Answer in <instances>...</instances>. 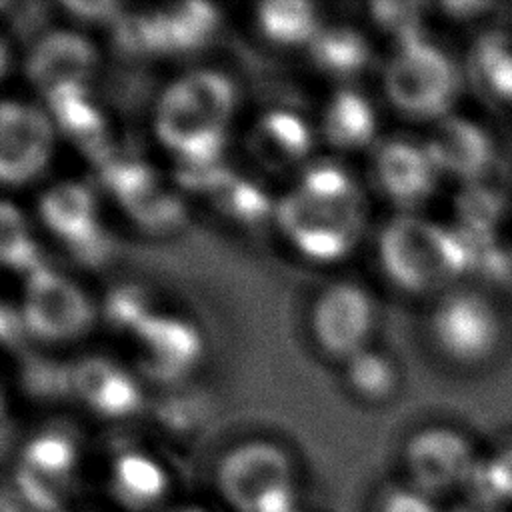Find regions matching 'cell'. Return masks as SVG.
Instances as JSON below:
<instances>
[{"label": "cell", "instance_id": "83f0119b", "mask_svg": "<svg viewBox=\"0 0 512 512\" xmlns=\"http://www.w3.org/2000/svg\"><path fill=\"white\" fill-rule=\"evenodd\" d=\"M346 376L350 386L370 400L388 398L396 388V370L392 362L374 350H362L352 356Z\"/></svg>", "mask_w": 512, "mask_h": 512}, {"label": "cell", "instance_id": "d590c367", "mask_svg": "<svg viewBox=\"0 0 512 512\" xmlns=\"http://www.w3.org/2000/svg\"><path fill=\"white\" fill-rule=\"evenodd\" d=\"M62 8H66L72 16L82 20H112L120 16V10L124 6L120 2L74 0V2H62Z\"/></svg>", "mask_w": 512, "mask_h": 512}, {"label": "cell", "instance_id": "ffe728a7", "mask_svg": "<svg viewBox=\"0 0 512 512\" xmlns=\"http://www.w3.org/2000/svg\"><path fill=\"white\" fill-rule=\"evenodd\" d=\"M50 114L60 130L100 158L104 152V118L90 100L86 86H64L46 94Z\"/></svg>", "mask_w": 512, "mask_h": 512}, {"label": "cell", "instance_id": "8d00e7d4", "mask_svg": "<svg viewBox=\"0 0 512 512\" xmlns=\"http://www.w3.org/2000/svg\"><path fill=\"white\" fill-rule=\"evenodd\" d=\"M26 324L22 312L12 308L10 304H2L0 312V334L6 346H18L26 334Z\"/></svg>", "mask_w": 512, "mask_h": 512}, {"label": "cell", "instance_id": "603a6c76", "mask_svg": "<svg viewBox=\"0 0 512 512\" xmlns=\"http://www.w3.org/2000/svg\"><path fill=\"white\" fill-rule=\"evenodd\" d=\"M256 22L262 34L282 46L312 42L318 34L316 10L302 0H270L256 10Z\"/></svg>", "mask_w": 512, "mask_h": 512}, {"label": "cell", "instance_id": "6da1fadb", "mask_svg": "<svg viewBox=\"0 0 512 512\" xmlns=\"http://www.w3.org/2000/svg\"><path fill=\"white\" fill-rule=\"evenodd\" d=\"M236 88L216 70H194L172 82L154 112V130L178 164L220 162Z\"/></svg>", "mask_w": 512, "mask_h": 512}, {"label": "cell", "instance_id": "f546056e", "mask_svg": "<svg viewBox=\"0 0 512 512\" xmlns=\"http://www.w3.org/2000/svg\"><path fill=\"white\" fill-rule=\"evenodd\" d=\"M304 194L324 202H356L360 200L352 178L336 164L318 162L302 174L300 188Z\"/></svg>", "mask_w": 512, "mask_h": 512}, {"label": "cell", "instance_id": "d6986e66", "mask_svg": "<svg viewBox=\"0 0 512 512\" xmlns=\"http://www.w3.org/2000/svg\"><path fill=\"white\" fill-rule=\"evenodd\" d=\"M250 146L260 162L270 168H280L308 154L312 134L308 124L294 112L272 110L254 126Z\"/></svg>", "mask_w": 512, "mask_h": 512}, {"label": "cell", "instance_id": "30bf717a", "mask_svg": "<svg viewBox=\"0 0 512 512\" xmlns=\"http://www.w3.org/2000/svg\"><path fill=\"white\" fill-rule=\"evenodd\" d=\"M54 124L40 110L24 102L4 100L0 106V178L6 186H20L36 178L50 160Z\"/></svg>", "mask_w": 512, "mask_h": 512}, {"label": "cell", "instance_id": "484cf974", "mask_svg": "<svg viewBox=\"0 0 512 512\" xmlns=\"http://www.w3.org/2000/svg\"><path fill=\"white\" fill-rule=\"evenodd\" d=\"M210 196L224 214L242 224H256L272 212L266 192L236 174H230Z\"/></svg>", "mask_w": 512, "mask_h": 512}, {"label": "cell", "instance_id": "52a82bcc", "mask_svg": "<svg viewBox=\"0 0 512 512\" xmlns=\"http://www.w3.org/2000/svg\"><path fill=\"white\" fill-rule=\"evenodd\" d=\"M20 312L28 334L46 342H64L80 336L94 316L86 294L48 266H40L26 276Z\"/></svg>", "mask_w": 512, "mask_h": 512}, {"label": "cell", "instance_id": "4fadbf2b", "mask_svg": "<svg viewBox=\"0 0 512 512\" xmlns=\"http://www.w3.org/2000/svg\"><path fill=\"white\" fill-rule=\"evenodd\" d=\"M438 172L462 180H474L494 160V144L488 132L470 118L448 114L436 122L426 144Z\"/></svg>", "mask_w": 512, "mask_h": 512}, {"label": "cell", "instance_id": "ab89813d", "mask_svg": "<svg viewBox=\"0 0 512 512\" xmlns=\"http://www.w3.org/2000/svg\"><path fill=\"white\" fill-rule=\"evenodd\" d=\"M504 506H498L494 502H488V500H482L478 496H468L464 502H460L454 512H502Z\"/></svg>", "mask_w": 512, "mask_h": 512}, {"label": "cell", "instance_id": "1f68e13d", "mask_svg": "<svg viewBox=\"0 0 512 512\" xmlns=\"http://www.w3.org/2000/svg\"><path fill=\"white\" fill-rule=\"evenodd\" d=\"M126 212L150 230H166L174 228L180 222L182 206L172 194L156 188L150 194L128 204Z\"/></svg>", "mask_w": 512, "mask_h": 512}, {"label": "cell", "instance_id": "5bb4252c", "mask_svg": "<svg viewBox=\"0 0 512 512\" xmlns=\"http://www.w3.org/2000/svg\"><path fill=\"white\" fill-rule=\"evenodd\" d=\"M134 338L144 354V368L160 380L186 374L202 354L198 330L182 318L150 314L136 330Z\"/></svg>", "mask_w": 512, "mask_h": 512}, {"label": "cell", "instance_id": "2e32d148", "mask_svg": "<svg viewBox=\"0 0 512 512\" xmlns=\"http://www.w3.org/2000/svg\"><path fill=\"white\" fill-rule=\"evenodd\" d=\"M376 178L384 194L400 206H414L426 200L440 174L424 146L392 140L376 154Z\"/></svg>", "mask_w": 512, "mask_h": 512}, {"label": "cell", "instance_id": "7a4b0ae2", "mask_svg": "<svg viewBox=\"0 0 512 512\" xmlns=\"http://www.w3.org/2000/svg\"><path fill=\"white\" fill-rule=\"evenodd\" d=\"M388 278L408 292L448 286L472 268V246L460 230H448L418 216L394 218L378 240Z\"/></svg>", "mask_w": 512, "mask_h": 512}, {"label": "cell", "instance_id": "836d02e7", "mask_svg": "<svg viewBox=\"0 0 512 512\" xmlns=\"http://www.w3.org/2000/svg\"><path fill=\"white\" fill-rule=\"evenodd\" d=\"M24 382L30 388V392L36 396L52 398V396H62L66 392H74L72 368H66L56 362H48V360L32 362L26 368Z\"/></svg>", "mask_w": 512, "mask_h": 512}, {"label": "cell", "instance_id": "4316f807", "mask_svg": "<svg viewBox=\"0 0 512 512\" xmlns=\"http://www.w3.org/2000/svg\"><path fill=\"white\" fill-rule=\"evenodd\" d=\"M472 496L506 506L512 502V446H504L476 462L466 484Z\"/></svg>", "mask_w": 512, "mask_h": 512}, {"label": "cell", "instance_id": "e575fe53", "mask_svg": "<svg viewBox=\"0 0 512 512\" xmlns=\"http://www.w3.org/2000/svg\"><path fill=\"white\" fill-rule=\"evenodd\" d=\"M380 512H440L432 502V496L416 488H394L386 492L380 504Z\"/></svg>", "mask_w": 512, "mask_h": 512}, {"label": "cell", "instance_id": "f1b7e54d", "mask_svg": "<svg viewBox=\"0 0 512 512\" xmlns=\"http://www.w3.org/2000/svg\"><path fill=\"white\" fill-rule=\"evenodd\" d=\"M102 180L124 208L158 188V180L150 166L138 160H106L102 166Z\"/></svg>", "mask_w": 512, "mask_h": 512}, {"label": "cell", "instance_id": "7402d4cb", "mask_svg": "<svg viewBox=\"0 0 512 512\" xmlns=\"http://www.w3.org/2000/svg\"><path fill=\"white\" fill-rule=\"evenodd\" d=\"M310 56L314 64L338 78L358 74L370 60V46L366 38L350 26L320 28L310 42Z\"/></svg>", "mask_w": 512, "mask_h": 512}, {"label": "cell", "instance_id": "3957f363", "mask_svg": "<svg viewBox=\"0 0 512 512\" xmlns=\"http://www.w3.org/2000/svg\"><path fill=\"white\" fill-rule=\"evenodd\" d=\"M216 486L234 512H296L292 462L266 440L228 450L218 462Z\"/></svg>", "mask_w": 512, "mask_h": 512}, {"label": "cell", "instance_id": "8992f818", "mask_svg": "<svg viewBox=\"0 0 512 512\" xmlns=\"http://www.w3.org/2000/svg\"><path fill=\"white\" fill-rule=\"evenodd\" d=\"M430 334L450 360L478 364L496 352L502 340V318L484 294L458 288L446 292L434 306Z\"/></svg>", "mask_w": 512, "mask_h": 512}, {"label": "cell", "instance_id": "44dd1931", "mask_svg": "<svg viewBox=\"0 0 512 512\" xmlns=\"http://www.w3.org/2000/svg\"><path fill=\"white\" fill-rule=\"evenodd\" d=\"M376 132V114L370 102L354 90H340L332 96L324 114L326 140L344 150L362 148Z\"/></svg>", "mask_w": 512, "mask_h": 512}, {"label": "cell", "instance_id": "f35d334b", "mask_svg": "<svg viewBox=\"0 0 512 512\" xmlns=\"http://www.w3.org/2000/svg\"><path fill=\"white\" fill-rule=\"evenodd\" d=\"M442 8L454 16V18H474L476 14H482L490 8V4H478V2H446Z\"/></svg>", "mask_w": 512, "mask_h": 512}, {"label": "cell", "instance_id": "ba28073f", "mask_svg": "<svg viewBox=\"0 0 512 512\" xmlns=\"http://www.w3.org/2000/svg\"><path fill=\"white\" fill-rule=\"evenodd\" d=\"M44 224L84 264L98 266L110 252V236L98 222L92 192L76 182H62L48 188L38 204Z\"/></svg>", "mask_w": 512, "mask_h": 512}, {"label": "cell", "instance_id": "74e56055", "mask_svg": "<svg viewBox=\"0 0 512 512\" xmlns=\"http://www.w3.org/2000/svg\"><path fill=\"white\" fill-rule=\"evenodd\" d=\"M2 512H50V510L36 506L34 502L20 496L14 488L6 486L4 498H2Z\"/></svg>", "mask_w": 512, "mask_h": 512}, {"label": "cell", "instance_id": "d4e9b609", "mask_svg": "<svg viewBox=\"0 0 512 512\" xmlns=\"http://www.w3.org/2000/svg\"><path fill=\"white\" fill-rule=\"evenodd\" d=\"M0 258L8 268L26 272V276L44 266L26 218L18 206L8 200H4L0 208Z\"/></svg>", "mask_w": 512, "mask_h": 512}, {"label": "cell", "instance_id": "d6a6232c", "mask_svg": "<svg viewBox=\"0 0 512 512\" xmlns=\"http://www.w3.org/2000/svg\"><path fill=\"white\" fill-rule=\"evenodd\" d=\"M420 10L416 2H372L370 16L384 30L396 36L398 44L420 36Z\"/></svg>", "mask_w": 512, "mask_h": 512}, {"label": "cell", "instance_id": "e0dca14e", "mask_svg": "<svg viewBox=\"0 0 512 512\" xmlns=\"http://www.w3.org/2000/svg\"><path fill=\"white\" fill-rule=\"evenodd\" d=\"M74 392L100 416L122 418L140 406L138 384L106 358H86L72 366Z\"/></svg>", "mask_w": 512, "mask_h": 512}, {"label": "cell", "instance_id": "60d3db41", "mask_svg": "<svg viewBox=\"0 0 512 512\" xmlns=\"http://www.w3.org/2000/svg\"><path fill=\"white\" fill-rule=\"evenodd\" d=\"M170 512H206V510L198 506H178V508H172Z\"/></svg>", "mask_w": 512, "mask_h": 512}, {"label": "cell", "instance_id": "277c9868", "mask_svg": "<svg viewBox=\"0 0 512 512\" xmlns=\"http://www.w3.org/2000/svg\"><path fill=\"white\" fill-rule=\"evenodd\" d=\"M390 102L418 120L444 118L460 90V74L444 50L422 36L398 44L384 72Z\"/></svg>", "mask_w": 512, "mask_h": 512}, {"label": "cell", "instance_id": "4dcf8cb0", "mask_svg": "<svg viewBox=\"0 0 512 512\" xmlns=\"http://www.w3.org/2000/svg\"><path fill=\"white\" fill-rule=\"evenodd\" d=\"M106 320L120 330H136L152 312L144 288L122 284L114 286L104 300Z\"/></svg>", "mask_w": 512, "mask_h": 512}, {"label": "cell", "instance_id": "8fae6325", "mask_svg": "<svg viewBox=\"0 0 512 512\" xmlns=\"http://www.w3.org/2000/svg\"><path fill=\"white\" fill-rule=\"evenodd\" d=\"M374 306L356 284L328 286L312 308V332L320 348L332 356L352 358L362 352L372 330Z\"/></svg>", "mask_w": 512, "mask_h": 512}, {"label": "cell", "instance_id": "5b68a950", "mask_svg": "<svg viewBox=\"0 0 512 512\" xmlns=\"http://www.w3.org/2000/svg\"><path fill=\"white\" fill-rule=\"evenodd\" d=\"M276 220L288 240L310 260H340L356 242L362 228V206L356 202H324L302 190L284 196Z\"/></svg>", "mask_w": 512, "mask_h": 512}, {"label": "cell", "instance_id": "ac0fdd59", "mask_svg": "<svg viewBox=\"0 0 512 512\" xmlns=\"http://www.w3.org/2000/svg\"><path fill=\"white\" fill-rule=\"evenodd\" d=\"M110 488L122 506L130 510H146L164 498L168 476L148 454L126 450L112 462Z\"/></svg>", "mask_w": 512, "mask_h": 512}, {"label": "cell", "instance_id": "9a60e30c", "mask_svg": "<svg viewBox=\"0 0 512 512\" xmlns=\"http://www.w3.org/2000/svg\"><path fill=\"white\" fill-rule=\"evenodd\" d=\"M218 24V12L206 2H180L140 14L146 52H188L200 48Z\"/></svg>", "mask_w": 512, "mask_h": 512}, {"label": "cell", "instance_id": "7c38bea8", "mask_svg": "<svg viewBox=\"0 0 512 512\" xmlns=\"http://www.w3.org/2000/svg\"><path fill=\"white\" fill-rule=\"evenodd\" d=\"M96 66V50L88 38L72 30L40 36L26 58V74L44 94L64 86H84Z\"/></svg>", "mask_w": 512, "mask_h": 512}, {"label": "cell", "instance_id": "cb8c5ba5", "mask_svg": "<svg viewBox=\"0 0 512 512\" xmlns=\"http://www.w3.org/2000/svg\"><path fill=\"white\" fill-rule=\"evenodd\" d=\"M470 70L474 82L484 94L502 104H512V46L488 36L480 40L470 56Z\"/></svg>", "mask_w": 512, "mask_h": 512}, {"label": "cell", "instance_id": "9c48e42d", "mask_svg": "<svg viewBox=\"0 0 512 512\" xmlns=\"http://www.w3.org/2000/svg\"><path fill=\"white\" fill-rule=\"evenodd\" d=\"M404 458L414 488L428 496L468 484L478 462L468 438L444 426L416 432L406 444Z\"/></svg>", "mask_w": 512, "mask_h": 512}]
</instances>
